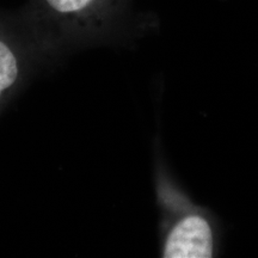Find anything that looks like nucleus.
<instances>
[{
	"label": "nucleus",
	"instance_id": "7ed1b4c3",
	"mask_svg": "<svg viewBox=\"0 0 258 258\" xmlns=\"http://www.w3.org/2000/svg\"><path fill=\"white\" fill-rule=\"evenodd\" d=\"M51 9L60 14H77L88 9L95 0H46Z\"/></svg>",
	"mask_w": 258,
	"mask_h": 258
},
{
	"label": "nucleus",
	"instance_id": "f257e3e1",
	"mask_svg": "<svg viewBox=\"0 0 258 258\" xmlns=\"http://www.w3.org/2000/svg\"><path fill=\"white\" fill-rule=\"evenodd\" d=\"M218 235L208 217L199 212L183 214L169 228L163 244L165 258H211L217 252Z\"/></svg>",
	"mask_w": 258,
	"mask_h": 258
},
{
	"label": "nucleus",
	"instance_id": "f03ea898",
	"mask_svg": "<svg viewBox=\"0 0 258 258\" xmlns=\"http://www.w3.org/2000/svg\"><path fill=\"white\" fill-rule=\"evenodd\" d=\"M18 72V62L14 51L5 42L0 41V98L17 82Z\"/></svg>",
	"mask_w": 258,
	"mask_h": 258
}]
</instances>
